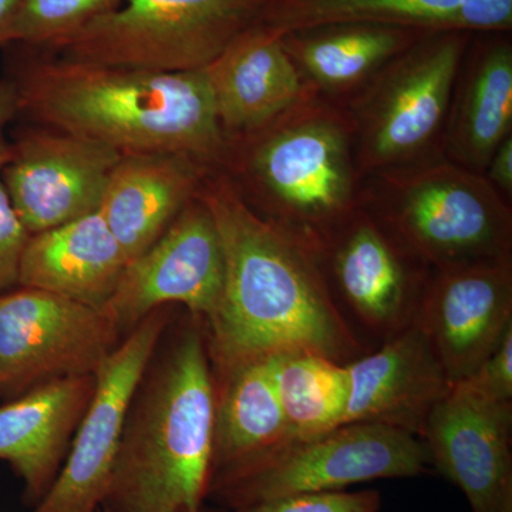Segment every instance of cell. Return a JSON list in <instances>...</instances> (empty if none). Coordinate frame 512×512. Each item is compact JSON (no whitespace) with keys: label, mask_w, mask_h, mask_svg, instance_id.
Instances as JSON below:
<instances>
[{"label":"cell","mask_w":512,"mask_h":512,"mask_svg":"<svg viewBox=\"0 0 512 512\" xmlns=\"http://www.w3.org/2000/svg\"><path fill=\"white\" fill-rule=\"evenodd\" d=\"M198 194L225 262L220 303L205 323L214 372L296 350L343 365L363 355L318 255L256 212L224 175H205Z\"/></svg>","instance_id":"cell-1"},{"label":"cell","mask_w":512,"mask_h":512,"mask_svg":"<svg viewBox=\"0 0 512 512\" xmlns=\"http://www.w3.org/2000/svg\"><path fill=\"white\" fill-rule=\"evenodd\" d=\"M19 79L20 113L50 128L133 154H183L210 167L227 156L205 70L147 72L39 60Z\"/></svg>","instance_id":"cell-2"},{"label":"cell","mask_w":512,"mask_h":512,"mask_svg":"<svg viewBox=\"0 0 512 512\" xmlns=\"http://www.w3.org/2000/svg\"><path fill=\"white\" fill-rule=\"evenodd\" d=\"M138 399L128 410L104 510L201 511L212 478L215 414L204 319L194 316L181 330Z\"/></svg>","instance_id":"cell-3"},{"label":"cell","mask_w":512,"mask_h":512,"mask_svg":"<svg viewBox=\"0 0 512 512\" xmlns=\"http://www.w3.org/2000/svg\"><path fill=\"white\" fill-rule=\"evenodd\" d=\"M247 138L241 168L274 222L313 254L360 207L352 117L313 93Z\"/></svg>","instance_id":"cell-4"},{"label":"cell","mask_w":512,"mask_h":512,"mask_svg":"<svg viewBox=\"0 0 512 512\" xmlns=\"http://www.w3.org/2000/svg\"><path fill=\"white\" fill-rule=\"evenodd\" d=\"M379 174L384 194L372 214L427 268L510 258L511 210L483 174L454 161Z\"/></svg>","instance_id":"cell-5"},{"label":"cell","mask_w":512,"mask_h":512,"mask_svg":"<svg viewBox=\"0 0 512 512\" xmlns=\"http://www.w3.org/2000/svg\"><path fill=\"white\" fill-rule=\"evenodd\" d=\"M426 444L386 424L349 423L311 437H289L245 463L218 471L210 491L222 504L241 511L254 505L386 478L429 474Z\"/></svg>","instance_id":"cell-6"},{"label":"cell","mask_w":512,"mask_h":512,"mask_svg":"<svg viewBox=\"0 0 512 512\" xmlns=\"http://www.w3.org/2000/svg\"><path fill=\"white\" fill-rule=\"evenodd\" d=\"M266 2L124 0L53 47L74 62L147 72H198L261 20Z\"/></svg>","instance_id":"cell-7"},{"label":"cell","mask_w":512,"mask_h":512,"mask_svg":"<svg viewBox=\"0 0 512 512\" xmlns=\"http://www.w3.org/2000/svg\"><path fill=\"white\" fill-rule=\"evenodd\" d=\"M471 33H423L367 83L350 114L356 163L383 171L416 163L450 114L451 97Z\"/></svg>","instance_id":"cell-8"},{"label":"cell","mask_w":512,"mask_h":512,"mask_svg":"<svg viewBox=\"0 0 512 512\" xmlns=\"http://www.w3.org/2000/svg\"><path fill=\"white\" fill-rule=\"evenodd\" d=\"M120 332L99 309L35 288L0 295V394L96 375Z\"/></svg>","instance_id":"cell-9"},{"label":"cell","mask_w":512,"mask_h":512,"mask_svg":"<svg viewBox=\"0 0 512 512\" xmlns=\"http://www.w3.org/2000/svg\"><path fill=\"white\" fill-rule=\"evenodd\" d=\"M167 322L164 308L151 312L97 370L93 397L74 433L70 453L35 512H99L103 507L128 410Z\"/></svg>","instance_id":"cell-10"},{"label":"cell","mask_w":512,"mask_h":512,"mask_svg":"<svg viewBox=\"0 0 512 512\" xmlns=\"http://www.w3.org/2000/svg\"><path fill=\"white\" fill-rule=\"evenodd\" d=\"M224 276L220 232L198 194L147 251L127 262L101 312L120 333L168 303L184 305L207 323L220 303Z\"/></svg>","instance_id":"cell-11"},{"label":"cell","mask_w":512,"mask_h":512,"mask_svg":"<svg viewBox=\"0 0 512 512\" xmlns=\"http://www.w3.org/2000/svg\"><path fill=\"white\" fill-rule=\"evenodd\" d=\"M333 298L367 332L383 340L416 320L427 266L414 258L372 212L359 207L320 249ZM346 316V315H345Z\"/></svg>","instance_id":"cell-12"},{"label":"cell","mask_w":512,"mask_h":512,"mask_svg":"<svg viewBox=\"0 0 512 512\" xmlns=\"http://www.w3.org/2000/svg\"><path fill=\"white\" fill-rule=\"evenodd\" d=\"M123 154L63 131L30 130L10 144L2 180L30 235L99 211Z\"/></svg>","instance_id":"cell-13"},{"label":"cell","mask_w":512,"mask_h":512,"mask_svg":"<svg viewBox=\"0 0 512 512\" xmlns=\"http://www.w3.org/2000/svg\"><path fill=\"white\" fill-rule=\"evenodd\" d=\"M416 322L451 383L470 376L512 326V258L433 269Z\"/></svg>","instance_id":"cell-14"},{"label":"cell","mask_w":512,"mask_h":512,"mask_svg":"<svg viewBox=\"0 0 512 512\" xmlns=\"http://www.w3.org/2000/svg\"><path fill=\"white\" fill-rule=\"evenodd\" d=\"M420 440L431 468L460 488L471 512H512V402H490L453 384Z\"/></svg>","instance_id":"cell-15"},{"label":"cell","mask_w":512,"mask_h":512,"mask_svg":"<svg viewBox=\"0 0 512 512\" xmlns=\"http://www.w3.org/2000/svg\"><path fill=\"white\" fill-rule=\"evenodd\" d=\"M348 370L345 424H386L419 439L431 410L453 387L416 320Z\"/></svg>","instance_id":"cell-16"},{"label":"cell","mask_w":512,"mask_h":512,"mask_svg":"<svg viewBox=\"0 0 512 512\" xmlns=\"http://www.w3.org/2000/svg\"><path fill=\"white\" fill-rule=\"evenodd\" d=\"M204 70L227 138L251 136L315 93L282 36L261 22L235 37Z\"/></svg>","instance_id":"cell-17"},{"label":"cell","mask_w":512,"mask_h":512,"mask_svg":"<svg viewBox=\"0 0 512 512\" xmlns=\"http://www.w3.org/2000/svg\"><path fill=\"white\" fill-rule=\"evenodd\" d=\"M94 387L96 375L60 377L0 407V460L22 478L32 503L55 483Z\"/></svg>","instance_id":"cell-18"},{"label":"cell","mask_w":512,"mask_h":512,"mask_svg":"<svg viewBox=\"0 0 512 512\" xmlns=\"http://www.w3.org/2000/svg\"><path fill=\"white\" fill-rule=\"evenodd\" d=\"M207 170L183 154L121 157L107 180L99 212L127 262L147 251L197 197Z\"/></svg>","instance_id":"cell-19"},{"label":"cell","mask_w":512,"mask_h":512,"mask_svg":"<svg viewBox=\"0 0 512 512\" xmlns=\"http://www.w3.org/2000/svg\"><path fill=\"white\" fill-rule=\"evenodd\" d=\"M126 265L123 249L96 211L30 235L20 259L18 285L103 311Z\"/></svg>","instance_id":"cell-20"},{"label":"cell","mask_w":512,"mask_h":512,"mask_svg":"<svg viewBox=\"0 0 512 512\" xmlns=\"http://www.w3.org/2000/svg\"><path fill=\"white\" fill-rule=\"evenodd\" d=\"M259 22L278 35L340 22L420 32H510L512 0H268Z\"/></svg>","instance_id":"cell-21"},{"label":"cell","mask_w":512,"mask_h":512,"mask_svg":"<svg viewBox=\"0 0 512 512\" xmlns=\"http://www.w3.org/2000/svg\"><path fill=\"white\" fill-rule=\"evenodd\" d=\"M423 33L369 22H340L298 30L282 42L315 92L346 93L369 83Z\"/></svg>","instance_id":"cell-22"},{"label":"cell","mask_w":512,"mask_h":512,"mask_svg":"<svg viewBox=\"0 0 512 512\" xmlns=\"http://www.w3.org/2000/svg\"><path fill=\"white\" fill-rule=\"evenodd\" d=\"M214 376L212 476L291 437L276 393L274 356L238 363Z\"/></svg>","instance_id":"cell-23"},{"label":"cell","mask_w":512,"mask_h":512,"mask_svg":"<svg viewBox=\"0 0 512 512\" xmlns=\"http://www.w3.org/2000/svg\"><path fill=\"white\" fill-rule=\"evenodd\" d=\"M448 126L454 163L483 174L505 138L512 136V46L494 39L471 59Z\"/></svg>","instance_id":"cell-24"},{"label":"cell","mask_w":512,"mask_h":512,"mask_svg":"<svg viewBox=\"0 0 512 512\" xmlns=\"http://www.w3.org/2000/svg\"><path fill=\"white\" fill-rule=\"evenodd\" d=\"M274 379L293 439H311L345 424L348 365L318 353L285 352L274 356Z\"/></svg>","instance_id":"cell-25"},{"label":"cell","mask_w":512,"mask_h":512,"mask_svg":"<svg viewBox=\"0 0 512 512\" xmlns=\"http://www.w3.org/2000/svg\"><path fill=\"white\" fill-rule=\"evenodd\" d=\"M124 0H22L9 43L53 47L94 19L119 8Z\"/></svg>","instance_id":"cell-26"},{"label":"cell","mask_w":512,"mask_h":512,"mask_svg":"<svg viewBox=\"0 0 512 512\" xmlns=\"http://www.w3.org/2000/svg\"><path fill=\"white\" fill-rule=\"evenodd\" d=\"M382 495L366 490L349 493L346 490L320 491L279 498L245 508L238 512H380Z\"/></svg>","instance_id":"cell-27"},{"label":"cell","mask_w":512,"mask_h":512,"mask_svg":"<svg viewBox=\"0 0 512 512\" xmlns=\"http://www.w3.org/2000/svg\"><path fill=\"white\" fill-rule=\"evenodd\" d=\"M10 144L0 140V295L18 285L20 259L30 237L6 191L2 170L9 160Z\"/></svg>","instance_id":"cell-28"},{"label":"cell","mask_w":512,"mask_h":512,"mask_svg":"<svg viewBox=\"0 0 512 512\" xmlns=\"http://www.w3.org/2000/svg\"><path fill=\"white\" fill-rule=\"evenodd\" d=\"M457 384L490 402H512V326L490 356Z\"/></svg>","instance_id":"cell-29"},{"label":"cell","mask_w":512,"mask_h":512,"mask_svg":"<svg viewBox=\"0 0 512 512\" xmlns=\"http://www.w3.org/2000/svg\"><path fill=\"white\" fill-rule=\"evenodd\" d=\"M485 171V178L494 185L495 190L512 194V136L505 138L498 146Z\"/></svg>","instance_id":"cell-30"},{"label":"cell","mask_w":512,"mask_h":512,"mask_svg":"<svg viewBox=\"0 0 512 512\" xmlns=\"http://www.w3.org/2000/svg\"><path fill=\"white\" fill-rule=\"evenodd\" d=\"M20 113L19 90L15 80L0 79V140L6 126Z\"/></svg>","instance_id":"cell-31"},{"label":"cell","mask_w":512,"mask_h":512,"mask_svg":"<svg viewBox=\"0 0 512 512\" xmlns=\"http://www.w3.org/2000/svg\"><path fill=\"white\" fill-rule=\"evenodd\" d=\"M22 0H0V46L8 45L13 19Z\"/></svg>","instance_id":"cell-32"},{"label":"cell","mask_w":512,"mask_h":512,"mask_svg":"<svg viewBox=\"0 0 512 512\" xmlns=\"http://www.w3.org/2000/svg\"><path fill=\"white\" fill-rule=\"evenodd\" d=\"M99 512H113V511L103 510V511H99ZM197 512H201V511H197Z\"/></svg>","instance_id":"cell-33"}]
</instances>
